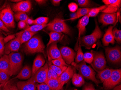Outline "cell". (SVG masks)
<instances>
[{"label": "cell", "mask_w": 121, "mask_h": 90, "mask_svg": "<svg viewBox=\"0 0 121 90\" xmlns=\"http://www.w3.org/2000/svg\"><path fill=\"white\" fill-rule=\"evenodd\" d=\"M95 27L93 32L90 35L81 37L79 40V44L81 47H84L87 49H91L103 36L102 32L96 20H95Z\"/></svg>", "instance_id": "6da1fadb"}, {"label": "cell", "mask_w": 121, "mask_h": 90, "mask_svg": "<svg viewBox=\"0 0 121 90\" xmlns=\"http://www.w3.org/2000/svg\"><path fill=\"white\" fill-rule=\"evenodd\" d=\"M45 46L40 37L38 35L35 36L26 42L24 51L27 54L41 53L45 55Z\"/></svg>", "instance_id": "7a4b0ae2"}, {"label": "cell", "mask_w": 121, "mask_h": 90, "mask_svg": "<svg viewBox=\"0 0 121 90\" xmlns=\"http://www.w3.org/2000/svg\"><path fill=\"white\" fill-rule=\"evenodd\" d=\"M9 58L10 76L16 75L20 71L22 67L23 58L19 52H12L8 55Z\"/></svg>", "instance_id": "3957f363"}, {"label": "cell", "mask_w": 121, "mask_h": 90, "mask_svg": "<svg viewBox=\"0 0 121 90\" xmlns=\"http://www.w3.org/2000/svg\"><path fill=\"white\" fill-rule=\"evenodd\" d=\"M0 19L7 27H15L13 12L9 5L5 4L0 8Z\"/></svg>", "instance_id": "277c9868"}, {"label": "cell", "mask_w": 121, "mask_h": 90, "mask_svg": "<svg viewBox=\"0 0 121 90\" xmlns=\"http://www.w3.org/2000/svg\"><path fill=\"white\" fill-rule=\"evenodd\" d=\"M76 68L79 70V74L83 78L91 80L97 86L100 83V81L96 78L95 71L90 66L87 65L84 60L77 65Z\"/></svg>", "instance_id": "5b68a950"}, {"label": "cell", "mask_w": 121, "mask_h": 90, "mask_svg": "<svg viewBox=\"0 0 121 90\" xmlns=\"http://www.w3.org/2000/svg\"><path fill=\"white\" fill-rule=\"evenodd\" d=\"M47 29L48 31H54L58 33H64L71 35V32L69 26L65 22L64 20L56 18L51 22L47 24Z\"/></svg>", "instance_id": "8992f818"}, {"label": "cell", "mask_w": 121, "mask_h": 90, "mask_svg": "<svg viewBox=\"0 0 121 90\" xmlns=\"http://www.w3.org/2000/svg\"><path fill=\"white\" fill-rule=\"evenodd\" d=\"M107 59L109 63L112 64H119L121 61V51L120 47H107L105 48Z\"/></svg>", "instance_id": "52a82bcc"}, {"label": "cell", "mask_w": 121, "mask_h": 90, "mask_svg": "<svg viewBox=\"0 0 121 90\" xmlns=\"http://www.w3.org/2000/svg\"><path fill=\"white\" fill-rule=\"evenodd\" d=\"M121 82V69H112L109 78L106 82L103 83V87L106 90H111L119 85Z\"/></svg>", "instance_id": "ba28073f"}, {"label": "cell", "mask_w": 121, "mask_h": 90, "mask_svg": "<svg viewBox=\"0 0 121 90\" xmlns=\"http://www.w3.org/2000/svg\"><path fill=\"white\" fill-rule=\"evenodd\" d=\"M94 55V58L91 65L97 72L106 69V61L105 57L102 52L91 51Z\"/></svg>", "instance_id": "9c48e42d"}, {"label": "cell", "mask_w": 121, "mask_h": 90, "mask_svg": "<svg viewBox=\"0 0 121 90\" xmlns=\"http://www.w3.org/2000/svg\"><path fill=\"white\" fill-rule=\"evenodd\" d=\"M49 68L48 64L46 63L31 76L30 79L35 83H44L47 80Z\"/></svg>", "instance_id": "30bf717a"}, {"label": "cell", "mask_w": 121, "mask_h": 90, "mask_svg": "<svg viewBox=\"0 0 121 90\" xmlns=\"http://www.w3.org/2000/svg\"><path fill=\"white\" fill-rule=\"evenodd\" d=\"M20 41L19 33L16 34L15 38L8 42L5 47L4 52L5 55H9L11 53L18 52L20 47Z\"/></svg>", "instance_id": "8fae6325"}, {"label": "cell", "mask_w": 121, "mask_h": 90, "mask_svg": "<svg viewBox=\"0 0 121 90\" xmlns=\"http://www.w3.org/2000/svg\"><path fill=\"white\" fill-rule=\"evenodd\" d=\"M60 51L62 57L66 63L70 65L74 62L76 53L73 49L68 47H62Z\"/></svg>", "instance_id": "7c38bea8"}, {"label": "cell", "mask_w": 121, "mask_h": 90, "mask_svg": "<svg viewBox=\"0 0 121 90\" xmlns=\"http://www.w3.org/2000/svg\"><path fill=\"white\" fill-rule=\"evenodd\" d=\"M119 16L117 13H103L100 16L99 21L103 25L115 24L118 21Z\"/></svg>", "instance_id": "4fadbf2b"}, {"label": "cell", "mask_w": 121, "mask_h": 90, "mask_svg": "<svg viewBox=\"0 0 121 90\" xmlns=\"http://www.w3.org/2000/svg\"><path fill=\"white\" fill-rule=\"evenodd\" d=\"M32 5L29 0L22 1L13 4V9L15 12H28L30 11Z\"/></svg>", "instance_id": "5bb4252c"}, {"label": "cell", "mask_w": 121, "mask_h": 90, "mask_svg": "<svg viewBox=\"0 0 121 90\" xmlns=\"http://www.w3.org/2000/svg\"><path fill=\"white\" fill-rule=\"evenodd\" d=\"M74 74V70L71 66H69L63 72V73L58 78L60 83L62 87H63L64 85L67 83L71 78H72Z\"/></svg>", "instance_id": "9a60e30c"}, {"label": "cell", "mask_w": 121, "mask_h": 90, "mask_svg": "<svg viewBox=\"0 0 121 90\" xmlns=\"http://www.w3.org/2000/svg\"><path fill=\"white\" fill-rule=\"evenodd\" d=\"M58 42L53 43L48 47V54L49 60L62 58L60 51L57 46Z\"/></svg>", "instance_id": "2e32d148"}, {"label": "cell", "mask_w": 121, "mask_h": 90, "mask_svg": "<svg viewBox=\"0 0 121 90\" xmlns=\"http://www.w3.org/2000/svg\"><path fill=\"white\" fill-rule=\"evenodd\" d=\"M115 25L116 23H115L114 25L109 26L106 31L105 34L102 40L104 46H107L110 43L112 44H115V40L113 34V27Z\"/></svg>", "instance_id": "e0dca14e"}, {"label": "cell", "mask_w": 121, "mask_h": 90, "mask_svg": "<svg viewBox=\"0 0 121 90\" xmlns=\"http://www.w3.org/2000/svg\"><path fill=\"white\" fill-rule=\"evenodd\" d=\"M89 16L87 15L83 17L78 22L77 27L78 28V41L81 38V35L84 34L86 30V27L89 23Z\"/></svg>", "instance_id": "ac0fdd59"}, {"label": "cell", "mask_w": 121, "mask_h": 90, "mask_svg": "<svg viewBox=\"0 0 121 90\" xmlns=\"http://www.w3.org/2000/svg\"><path fill=\"white\" fill-rule=\"evenodd\" d=\"M38 84L30 79L26 82H19L16 86L19 90H36Z\"/></svg>", "instance_id": "d6986e66"}, {"label": "cell", "mask_w": 121, "mask_h": 90, "mask_svg": "<svg viewBox=\"0 0 121 90\" xmlns=\"http://www.w3.org/2000/svg\"><path fill=\"white\" fill-rule=\"evenodd\" d=\"M45 63V59L42 55H37L34 60L32 68V76L40 68L43 66Z\"/></svg>", "instance_id": "ffe728a7"}, {"label": "cell", "mask_w": 121, "mask_h": 90, "mask_svg": "<svg viewBox=\"0 0 121 90\" xmlns=\"http://www.w3.org/2000/svg\"><path fill=\"white\" fill-rule=\"evenodd\" d=\"M32 70L28 66H25L18 73L15 78H18L21 80H26L30 78L32 76Z\"/></svg>", "instance_id": "44dd1931"}, {"label": "cell", "mask_w": 121, "mask_h": 90, "mask_svg": "<svg viewBox=\"0 0 121 90\" xmlns=\"http://www.w3.org/2000/svg\"><path fill=\"white\" fill-rule=\"evenodd\" d=\"M0 71L5 72L9 75V61L8 55L5 54L0 58Z\"/></svg>", "instance_id": "7402d4cb"}, {"label": "cell", "mask_w": 121, "mask_h": 90, "mask_svg": "<svg viewBox=\"0 0 121 90\" xmlns=\"http://www.w3.org/2000/svg\"><path fill=\"white\" fill-rule=\"evenodd\" d=\"M112 70V69L107 68L102 71L98 72L97 77L99 78L100 82L104 83L106 82L111 75Z\"/></svg>", "instance_id": "603a6c76"}, {"label": "cell", "mask_w": 121, "mask_h": 90, "mask_svg": "<svg viewBox=\"0 0 121 90\" xmlns=\"http://www.w3.org/2000/svg\"><path fill=\"white\" fill-rule=\"evenodd\" d=\"M50 37L49 40L47 44V47L50 46L51 44L55 42H58L63 39L64 35L62 33H58L54 31H51L49 33Z\"/></svg>", "instance_id": "cb8c5ba5"}, {"label": "cell", "mask_w": 121, "mask_h": 90, "mask_svg": "<svg viewBox=\"0 0 121 90\" xmlns=\"http://www.w3.org/2000/svg\"><path fill=\"white\" fill-rule=\"evenodd\" d=\"M19 34L20 44L21 45L29 41L32 37H33L36 34L37 32H32L24 30L19 32Z\"/></svg>", "instance_id": "d4e9b609"}, {"label": "cell", "mask_w": 121, "mask_h": 90, "mask_svg": "<svg viewBox=\"0 0 121 90\" xmlns=\"http://www.w3.org/2000/svg\"><path fill=\"white\" fill-rule=\"evenodd\" d=\"M44 83L53 90H60L63 88L61 86L58 78H52L46 80Z\"/></svg>", "instance_id": "484cf974"}, {"label": "cell", "mask_w": 121, "mask_h": 90, "mask_svg": "<svg viewBox=\"0 0 121 90\" xmlns=\"http://www.w3.org/2000/svg\"><path fill=\"white\" fill-rule=\"evenodd\" d=\"M92 8H79L77 9L75 16L66 20H74L83 17L89 13Z\"/></svg>", "instance_id": "4316f807"}, {"label": "cell", "mask_w": 121, "mask_h": 90, "mask_svg": "<svg viewBox=\"0 0 121 90\" xmlns=\"http://www.w3.org/2000/svg\"><path fill=\"white\" fill-rule=\"evenodd\" d=\"M72 82L74 86L77 87H81L84 85L85 83L84 78L79 74H74L72 78Z\"/></svg>", "instance_id": "83f0119b"}, {"label": "cell", "mask_w": 121, "mask_h": 90, "mask_svg": "<svg viewBox=\"0 0 121 90\" xmlns=\"http://www.w3.org/2000/svg\"><path fill=\"white\" fill-rule=\"evenodd\" d=\"M121 6V3L119 4H111L107 5L106 8L102 11L103 13H116L117 11L119 10Z\"/></svg>", "instance_id": "f1b7e54d"}, {"label": "cell", "mask_w": 121, "mask_h": 90, "mask_svg": "<svg viewBox=\"0 0 121 90\" xmlns=\"http://www.w3.org/2000/svg\"><path fill=\"white\" fill-rule=\"evenodd\" d=\"M107 6V5H103L99 7L92 8L90 12L87 14V15L89 17H95L100 12H102L103 10L105 9Z\"/></svg>", "instance_id": "f546056e"}, {"label": "cell", "mask_w": 121, "mask_h": 90, "mask_svg": "<svg viewBox=\"0 0 121 90\" xmlns=\"http://www.w3.org/2000/svg\"><path fill=\"white\" fill-rule=\"evenodd\" d=\"M15 18L16 21H20L27 23L28 20L29 19L28 16L25 12H19L15 15ZM27 24V23H26Z\"/></svg>", "instance_id": "4dcf8cb0"}, {"label": "cell", "mask_w": 121, "mask_h": 90, "mask_svg": "<svg viewBox=\"0 0 121 90\" xmlns=\"http://www.w3.org/2000/svg\"><path fill=\"white\" fill-rule=\"evenodd\" d=\"M47 24L43 25H34L25 29V30L32 32H37L47 27Z\"/></svg>", "instance_id": "1f68e13d"}, {"label": "cell", "mask_w": 121, "mask_h": 90, "mask_svg": "<svg viewBox=\"0 0 121 90\" xmlns=\"http://www.w3.org/2000/svg\"><path fill=\"white\" fill-rule=\"evenodd\" d=\"M83 55L84 54L82 50L80 44H79L78 51L77 52V55L75 58V62L77 64L80 63L83 61Z\"/></svg>", "instance_id": "d6a6232c"}, {"label": "cell", "mask_w": 121, "mask_h": 90, "mask_svg": "<svg viewBox=\"0 0 121 90\" xmlns=\"http://www.w3.org/2000/svg\"><path fill=\"white\" fill-rule=\"evenodd\" d=\"M68 67V66L58 67L53 65H52L49 67L55 72L57 74L59 77L63 73V72Z\"/></svg>", "instance_id": "836d02e7"}, {"label": "cell", "mask_w": 121, "mask_h": 90, "mask_svg": "<svg viewBox=\"0 0 121 90\" xmlns=\"http://www.w3.org/2000/svg\"><path fill=\"white\" fill-rule=\"evenodd\" d=\"M10 76L9 74L3 71H0V78L1 79V85L2 86H4L9 81Z\"/></svg>", "instance_id": "e575fe53"}, {"label": "cell", "mask_w": 121, "mask_h": 90, "mask_svg": "<svg viewBox=\"0 0 121 90\" xmlns=\"http://www.w3.org/2000/svg\"><path fill=\"white\" fill-rule=\"evenodd\" d=\"M49 18L48 17H38L34 20V24L35 25H43L47 24Z\"/></svg>", "instance_id": "d590c367"}, {"label": "cell", "mask_w": 121, "mask_h": 90, "mask_svg": "<svg viewBox=\"0 0 121 90\" xmlns=\"http://www.w3.org/2000/svg\"><path fill=\"white\" fill-rule=\"evenodd\" d=\"M51 62L53 65L58 67L68 66V64L65 63V62L62 58L53 59L52 60Z\"/></svg>", "instance_id": "8d00e7d4"}, {"label": "cell", "mask_w": 121, "mask_h": 90, "mask_svg": "<svg viewBox=\"0 0 121 90\" xmlns=\"http://www.w3.org/2000/svg\"><path fill=\"white\" fill-rule=\"evenodd\" d=\"M94 58V55L92 52H87L84 54L83 55V60L86 63L91 64L93 61Z\"/></svg>", "instance_id": "74e56055"}, {"label": "cell", "mask_w": 121, "mask_h": 90, "mask_svg": "<svg viewBox=\"0 0 121 90\" xmlns=\"http://www.w3.org/2000/svg\"><path fill=\"white\" fill-rule=\"evenodd\" d=\"M113 34L115 40L118 43L121 42V30H119L117 28H115L113 30Z\"/></svg>", "instance_id": "f35d334b"}, {"label": "cell", "mask_w": 121, "mask_h": 90, "mask_svg": "<svg viewBox=\"0 0 121 90\" xmlns=\"http://www.w3.org/2000/svg\"><path fill=\"white\" fill-rule=\"evenodd\" d=\"M3 87V90H19L17 86L11 81H8Z\"/></svg>", "instance_id": "ab89813d"}, {"label": "cell", "mask_w": 121, "mask_h": 90, "mask_svg": "<svg viewBox=\"0 0 121 90\" xmlns=\"http://www.w3.org/2000/svg\"><path fill=\"white\" fill-rule=\"evenodd\" d=\"M58 77L59 76L55 72L52 70L51 67H49L46 80L51 79L52 78H58Z\"/></svg>", "instance_id": "60d3db41"}, {"label": "cell", "mask_w": 121, "mask_h": 90, "mask_svg": "<svg viewBox=\"0 0 121 90\" xmlns=\"http://www.w3.org/2000/svg\"><path fill=\"white\" fill-rule=\"evenodd\" d=\"M79 5L83 8H89L91 5V1L89 0H78Z\"/></svg>", "instance_id": "b9f144b4"}, {"label": "cell", "mask_w": 121, "mask_h": 90, "mask_svg": "<svg viewBox=\"0 0 121 90\" xmlns=\"http://www.w3.org/2000/svg\"><path fill=\"white\" fill-rule=\"evenodd\" d=\"M5 43L4 41V38L2 35H0V55L2 56L4 51Z\"/></svg>", "instance_id": "7bdbcfd3"}, {"label": "cell", "mask_w": 121, "mask_h": 90, "mask_svg": "<svg viewBox=\"0 0 121 90\" xmlns=\"http://www.w3.org/2000/svg\"><path fill=\"white\" fill-rule=\"evenodd\" d=\"M68 8L70 12H75L78 9V5L75 3H71L68 5Z\"/></svg>", "instance_id": "ee69618b"}, {"label": "cell", "mask_w": 121, "mask_h": 90, "mask_svg": "<svg viewBox=\"0 0 121 90\" xmlns=\"http://www.w3.org/2000/svg\"><path fill=\"white\" fill-rule=\"evenodd\" d=\"M102 1L107 6L111 4L121 3V0H102Z\"/></svg>", "instance_id": "f6af8a7d"}, {"label": "cell", "mask_w": 121, "mask_h": 90, "mask_svg": "<svg viewBox=\"0 0 121 90\" xmlns=\"http://www.w3.org/2000/svg\"><path fill=\"white\" fill-rule=\"evenodd\" d=\"M37 88L38 90H53L50 88L47 84L45 83H43L38 84Z\"/></svg>", "instance_id": "bcb514c9"}, {"label": "cell", "mask_w": 121, "mask_h": 90, "mask_svg": "<svg viewBox=\"0 0 121 90\" xmlns=\"http://www.w3.org/2000/svg\"><path fill=\"white\" fill-rule=\"evenodd\" d=\"M15 37V36L14 35H10L7 36L5 38H4V41L5 44L13 40Z\"/></svg>", "instance_id": "7dc6e473"}, {"label": "cell", "mask_w": 121, "mask_h": 90, "mask_svg": "<svg viewBox=\"0 0 121 90\" xmlns=\"http://www.w3.org/2000/svg\"><path fill=\"white\" fill-rule=\"evenodd\" d=\"M82 90H97L92 84H88L85 85Z\"/></svg>", "instance_id": "c3c4849f"}, {"label": "cell", "mask_w": 121, "mask_h": 90, "mask_svg": "<svg viewBox=\"0 0 121 90\" xmlns=\"http://www.w3.org/2000/svg\"><path fill=\"white\" fill-rule=\"evenodd\" d=\"M0 29L2 30L5 32L9 31L7 28L5 26L3 22L0 19Z\"/></svg>", "instance_id": "681fc988"}, {"label": "cell", "mask_w": 121, "mask_h": 90, "mask_svg": "<svg viewBox=\"0 0 121 90\" xmlns=\"http://www.w3.org/2000/svg\"><path fill=\"white\" fill-rule=\"evenodd\" d=\"M26 22L23 21L19 22L18 24V27L19 29H23L26 27Z\"/></svg>", "instance_id": "f907efd6"}, {"label": "cell", "mask_w": 121, "mask_h": 90, "mask_svg": "<svg viewBox=\"0 0 121 90\" xmlns=\"http://www.w3.org/2000/svg\"><path fill=\"white\" fill-rule=\"evenodd\" d=\"M61 1V0H52L51 2L52 4L54 6H58L60 4Z\"/></svg>", "instance_id": "816d5d0a"}, {"label": "cell", "mask_w": 121, "mask_h": 90, "mask_svg": "<svg viewBox=\"0 0 121 90\" xmlns=\"http://www.w3.org/2000/svg\"><path fill=\"white\" fill-rule=\"evenodd\" d=\"M35 1L40 5L45 4L47 2V0H36Z\"/></svg>", "instance_id": "f5cc1de1"}, {"label": "cell", "mask_w": 121, "mask_h": 90, "mask_svg": "<svg viewBox=\"0 0 121 90\" xmlns=\"http://www.w3.org/2000/svg\"><path fill=\"white\" fill-rule=\"evenodd\" d=\"M26 23L28 24V25H32V24H34V20H33L29 18V19L28 20V21H27Z\"/></svg>", "instance_id": "db71d44e"}, {"label": "cell", "mask_w": 121, "mask_h": 90, "mask_svg": "<svg viewBox=\"0 0 121 90\" xmlns=\"http://www.w3.org/2000/svg\"><path fill=\"white\" fill-rule=\"evenodd\" d=\"M113 90H121V85H117L115 86L113 89Z\"/></svg>", "instance_id": "11a10c76"}, {"label": "cell", "mask_w": 121, "mask_h": 90, "mask_svg": "<svg viewBox=\"0 0 121 90\" xmlns=\"http://www.w3.org/2000/svg\"><path fill=\"white\" fill-rule=\"evenodd\" d=\"M11 2H19L22 1V0H11Z\"/></svg>", "instance_id": "9f6ffc18"}, {"label": "cell", "mask_w": 121, "mask_h": 90, "mask_svg": "<svg viewBox=\"0 0 121 90\" xmlns=\"http://www.w3.org/2000/svg\"><path fill=\"white\" fill-rule=\"evenodd\" d=\"M0 84H1V79L0 78Z\"/></svg>", "instance_id": "6f0895ef"}, {"label": "cell", "mask_w": 121, "mask_h": 90, "mask_svg": "<svg viewBox=\"0 0 121 90\" xmlns=\"http://www.w3.org/2000/svg\"><path fill=\"white\" fill-rule=\"evenodd\" d=\"M2 86L1 84H0V88H1V87H2Z\"/></svg>", "instance_id": "680465c9"}, {"label": "cell", "mask_w": 121, "mask_h": 90, "mask_svg": "<svg viewBox=\"0 0 121 90\" xmlns=\"http://www.w3.org/2000/svg\"></svg>", "instance_id": "91938a15"}, {"label": "cell", "mask_w": 121, "mask_h": 90, "mask_svg": "<svg viewBox=\"0 0 121 90\" xmlns=\"http://www.w3.org/2000/svg\"></svg>", "instance_id": "94428289"}, {"label": "cell", "mask_w": 121, "mask_h": 90, "mask_svg": "<svg viewBox=\"0 0 121 90\" xmlns=\"http://www.w3.org/2000/svg\"></svg>", "instance_id": "6125c7cd"}]
</instances>
